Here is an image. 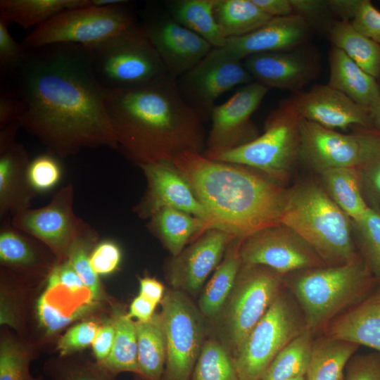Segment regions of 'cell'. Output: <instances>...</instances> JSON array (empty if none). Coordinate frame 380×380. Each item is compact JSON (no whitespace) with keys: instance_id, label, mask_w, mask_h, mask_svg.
I'll use <instances>...</instances> for the list:
<instances>
[{"instance_id":"53","label":"cell","mask_w":380,"mask_h":380,"mask_svg":"<svg viewBox=\"0 0 380 380\" xmlns=\"http://www.w3.org/2000/svg\"><path fill=\"white\" fill-rule=\"evenodd\" d=\"M115 335L114 320L108 321L99 327L91 343L97 363L103 365L113 348Z\"/></svg>"},{"instance_id":"59","label":"cell","mask_w":380,"mask_h":380,"mask_svg":"<svg viewBox=\"0 0 380 380\" xmlns=\"http://www.w3.org/2000/svg\"><path fill=\"white\" fill-rule=\"evenodd\" d=\"M372 127L380 133V98L369 109Z\"/></svg>"},{"instance_id":"10","label":"cell","mask_w":380,"mask_h":380,"mask_svg":"<svg viewBox=\"0 0 380 380\" xmlns=\"http://www.w3.org/2000/svg\"><path fill=\"white\" fill-rule=\"evenodd\" d=\"M128 2L62 12L34 27L21 44L27 50L57 44L94 46L136 23Z\"/></svg>"},{"instance_id":"30","label":"cell","mask_w":380,"mask_h":380,"mask_svg":"<svg viewBox=\"0 0 380 380\" xmlns=\"http://www.w3.org/2000/svg\"><path fill=\"white\" fill-rule=\"evenodd\" d=\"M217 0H170L165 11L178 23L201 36L213 48L223 47L227 39L215 17Z\"/></svg>"},{"instance_id":"51","label":"cell","mask_w":380,"mask_h":380,"mask_svg":"<svg viewBox=\"0 0 380 380\" xmlns=\"http://www.w3.org/2000/svg\"><path fill=\"white\" fill-rule=\"evenodd\" d=\"M59 286H62L72 295H77L84 289L87 290L68 260L56 265L48 277L47 291Z\"/></svg>"},{"instance_id":"27","label":"cell","mask_w":380,"mask_h":380,"mask_svg":"<svg viewBox=\"0 0 380 380\" xmlns=\"http://www.w3.org/2000/svg\"><path fill=\"white\" fill-rule=\"evenodd\" d=\"M360 346L329 337H315L305 380H343L346 365Z\"/></svg>"},{"instance_id":"46","label":"cell","mask_w":380,"mask_h":380,"mask_svg":"<svg viewBox=\"0 0 380 380\" xmlns=\"http://www.w3.org/2000/svg\"><path fill=\"white\" fill-rule=\"evenodd\" d=\"M99 328L93 321H86L70 328L58 342L57 350L63 357L91 345Z\"/></svg>"},{"instance_id":"26","label":"cell","mask_w":380,"mask_h":380,"mask_svg":"<svg viewBox=\"0 0 380 380\" xmlns=\"http://www.w3.org/2000/svg\"><path fill=\"white\" fill-rule=\"evenodd\" d=\"M148 228L172 256L179 255L190 240L212 229L203 220L172 208L157 211L149 218Z\"/></svg>"},{"instance_id":"9","label":"cell","mask_w":380,"mask_h":380,"mask_svg":"<svg viewBox=\"0 0 380 380\" xmlns=\"http://www.w3.org/2000/svg\"><path fill=\"white\" fill-rule=\"evenodd\" d=\"M306 328L300 306L284 287L233 355L240 380H261L277 354Z\"/></svg>"},{"instance_id":"48","label":"cell","mask_w":380,"mask_h":380,"mask_svg":"<svg viewBox=\"0 0 380 380\" xmlns=\"http://www.w3.org/2000/svg\"><path fill=\"white\" fill-rule=\"evenodd\" d=\"M343 380H380V353L355 354L346 365Z\"/></svg>"},{"instance_id":"22","label":"cell","mask_w":380,"mask_h":380,"mask_svg":"<svg viewBox=\"0 0 380 380\" xmlns=\"http://www.w3.org/2000/svg\"><path fill=\"white\" fill-rule=\"evenodd\" d=\"M303 119L327 129L372 127L369 110L327 84H315L289 97Z\"/></svg>"},{"instance_id":"44","label":"cell","mask_w":380,"mask_h":380,"mask_svg":"<svg viewBox=\"0 0 380 380\" xmlns=\"http://www.w3.org/2000/svg\"><path fill=\"white\" fill-rule=\"evenodd\" d=\"M61 177V169L56 156L46 153L30 160L28 179L37 192L52 189Z\"/></svg>"},{"instance_id":"3","label":"cell","mask_w":380,"mask_h":380,"mask_svg":"<svg viewBox=\"0 0 380 380\" xmlns=\"http://www.w3.org/2000/svg\"><path fill=\"white\" fill-rule=\"evenodd\" d=\"M173 163L218 229L243 239L280 223L286 189L262 173L197 151Z\"/></svg>"},{"instance_id":"61","label":"cell","mask_w":380,"mask_h":380,"mask_svg":"<svg viewBox=\"0 0 380 380\" xmlns=\"http://www.w3.org/2000/svg\"><path fill=\"white\" fill-rule=\"evenodd\" d=\"M377 82H378L379 89H380V77L377 79Z\"/></svg>"},{"instance_id":"25","label":"cell","mask_w":380,"mask_h":380,"mask_svg":"<svg viewBox=\"0 0 380 380\" xmlns=\"http://www.w3.org/2000/svg\"><path fill=\"white\" fill-rule=\"evenodd\" d=\"M328 61L329 77L327 84L369 110L380 98L377 80L333 45L329 51Z\"/></svg>"},{"instance_id":"20","label":"cell","mask_w":380,"mask_h":380,"mask_svg":"<svg viewBox=\"0 0 380 380\" xmlns=\"http://www.w3.org/2000/svg\"><path fill=\"white\" fill-rule=\"evenodd\" d=\"M234 238L225 230L210 229L179 255L172 256L167 267L172 287L191 294L198 293Z\"/></svg>"},{"instance_id":"43","label":"cell","mask_w":380,"mask_h":380,"mask_svg":"<svg viewBox=\"0 0 380 380\" xmlns=\"http://www.w3.org/2000/svg\"><path fill=\"white\" fill-rule=\"evenodd\" d=\"M10 23L0 15V72L2 76H13L22 65L27 49L17 42L8 29Z\"/></svg>"},{"instance_id":"8","label":"cell","mask_w":380,"mask_h":380,"mask_svg":"<svg viewBox=\"0 0 380 380\" xmlns=\"http://www.w3.org/2000/svg\"><path fill=\"white\" fill-rule=\"evenodd\" d=\"M284 288V275L260 265L243 264L215 319L221 341L232 355Z\"/></svg>"},{"instance_id":"11","label":"cell","mask_w":380,"mask_h":380,"mask_svg":"<svg viewBox=\"0 0 380 380\" xmlns=\"http://www.w3.org/2000/svg\"><path fill=\"white\" fill-rule=\"evenodd\" d=\"M352 128L343 134L302 118L300 162L319 174L333 168H365L380 157V133L372 127Z\"/></svg>"},{"instance_id":"1","label":"cell","mask_w":380,"mask_h":380,"mask_svg":"<svg viewBox=\"0 0 380 380\" xmlns=\"http://www.w3.org/2000/svg\"><path fill=\"white\" fill-rule=\"evenodd\" d=\"M23 103L21 128L61 158L84 148L118 149L89 48L52 44L27 51L13 76Z\"/></svg>"},{"instance_id":"23","label":"cell","mask_w":380,"mask_h":380,"mask_svg":"<svg viewBox=\"0 0 380 380\" xmlns=\"http://www.w3.org/2000/svg\"><path fill=\"white\" fill-rule=\"evenodd\" d=\"M30 160L24 146L17 141L0 149L1 222L30 208L37 194L28 179Z\"/></svg>"},{"instance_id":"29","label":"cell","mask_w":380,"mask_h":380,"mask_svg":"<svg viewBox=\"0 0 380 380\" xmlns=\"http://www.w3.org/2000/svg\"><path fill=\"white\" fill-rule=\"evenodd\" d=\"M243 238L236 237L229 244L223 260L215 269L198 300L203 316L216 319L234 286L242 265L239 247Z\"/></svg>"},{"instance_id":"57","label":"cell","mask_w":380,"mask_h":380,"mask_svg":"<svg viewBox=\"0 0 380 380\" xmlns=\"http://www.w3.org/2000/svg\"><path fill=\"white\" fill-rule=\"evenodd\" d=\"M156 304L139 295L131 303L128 315L135 317L138 322H148L155 315Z\"/></svg>"},{"instance_id":"2","label":"cell","mask_w":380,"mask_h":380,"mask_svg":"<svg viewBox=\"0 0 380 380\" xmlns=\"http://www.w3.org/2000/svg\"><path fill=\"white\" fill-rule=\"evenodd\" d=\"M177 80L167 74L144 84L106 90L118 149L139 167L204 151L202 121L183 99Z\"/></svg>"},{"instance_id":"40","label":"cell","mask_w":380,"mask_h":380,"mask_svg":"<svg viewBox=\"0 0 380 380\" xmlns=\"http://www.w3.org/2000/svg\"><path fill=\"white\" fill-rule=\"evenodd\" d=\"M97 237L95 229H90L72 246L67 259L89 291L92 301L98 300L101 293L99 274L92 268L89 261L90 255L88 253Z\"/></svg>"},{"instance_id":"34","label":"cell","mask_w":380,"mask_h":380,"mask_svg":"<svg viewBox=\"0 0 380 380\" xmlns=\"http://www.w3.org/2000/svg\"><path fill=\"white\" fill-rule=\"evenodd\" d=\"M215 17L226 39L249 34L272 18L253 0H217Z\"/></svg>"},{"instance_id":"12","label":"cell","mask_w":380,"mask_h":380,"mask_svg":"<svg viewBox=\"0 0 380 380\" xmlns=\"http://www.w3.org/2000/svg\"><path fill=\"white\" fill-rule=\"evenodd\" d=\"M161 304L167 348L163 380H191L205 341L203 316L181 291H169Z\"/></svg>"},{"instance_id":"31","label":"cell","mask_w":380,"mask_h":380,"mask_svg":"<svg viewBox=\"0 0 380 380\" xmlns=\"http://www.w3.org/2000/svg\"><path fill=\"white\" fill-rule=\"evenodd\" d=\"M320 175L326 192L352 221H358L366 214L369 207L363 197L360 170L333 168Z\"/></svg>"},{"instance_id":"13","label":"cell","mask_w":380,"mask_h":380,"mask_svg":"<svg viewBox=\"0 0 380 380\" xmlns=\"http://www.w3.org/2000/svg\"><path fill=\"white\" fill-rule=\"evenodd\" d=\"M73 201L74 189L69 183L58 191L48 204L18 213L11 218V223L67 260L72 246L92 229L76 215Z\"/></svg>"},{"instance_id":"24","label":"cell","mask_w":380,"mask_h":380,"mask_svg":"<svg viewBox=\"0 0 380 380\" xmlns=\"http://www.w3.org/2000/svg\"><path fill=\"white\" fill-rule=\"evenodd\" d=\"M322 334L380 353V282L365 300L331 321Z\"/></svg>"},{"instance_id":"52","label":"cell","mask_w":380,"mask_h":380,"mask_svg":"<svg viewBox=\"0 0 380 380\" xmlns=\"http://www.w3.org/2000/svg\"><path fill=\"white\" fill-rule=\"evenodd\" d=\"M23 103L15 89L1 87L0 90V129L20 122Z\"/></svg>"},{"instance_id":"15","label":"cell","mask_w":380,"mask_h":380,"mask_svg":"<svg viewBox=\"0 0 380 380\" xmlns=\"http://www.w3.org/2000/svg\"><path fill=\"white\" fill-rule=\"evenodd\" d=\"M177 81L183 99L203 121L210 119L215 101L221 95L254 80L242 61L220 56L213 49Z\"/></svg>"},{"instance_id":"14","label":"cell","mask_w":380,"mask_h":380,"mask_svg":"<svg viewBox=\"0 0 380 380\" xmlns=\"http://www.w3.org/2000/svg\"><path fill=\"white\" fill-rule=\"evenodd\" d=\"M239 254L243 264L264 265L283 275L327 265L297 232L281 223L242 239Z\"/></svg>"},{"instance_id":"47","label":"cell","mask_w":380,"mask_h":380,"mask_svg":"<svg viewBox=\"0 0 380 380\" xmlns=\"http://www.w3.org/2000/svg\"><path fill=\"white\" fill-rule=\"evenodd\" d=\"M293 13L302 17L310 26L324 28L326 32L334 22L329 20L331 14L327 0H290Z\"/></svg>"},{"instance_id":"36","label":"cell","mask_w":380,"mask_h":380,"mask_svg":"<svg viewBox=\"0 0 380 380\" xmlns=\"http://www.w3.org/2000/svg\"><path fill=\"white\" fill-rule=\"evenodd\" d=\"M115 335L111 351L102 366L110 374L137 372V338L136 322L128 315L114 320Z\"/></svg>"},{"instance_id":"17","label":"cell","mask_w":380,"mask_h":380,"mask_svg":"<svg viewBox=\"0 0 380 380\" xmlns=\"http://www.w3.org/2000/svg\"><path fill=\"white\" fill-rule=\"evenodd\" d=\"M270 89L254 81L243 85L224 103L216 105L210 115L211 128L203 153L232 149L258 137L260 133L251 116Z\"/></svg>"},{"instance_id":"50","label":"cell","mask_w":380,"mask_h":380,"mask_svg":"<svg viewBox=\"0 0 380 380\" xmlns=\"http://www.w3.org/2000/svg\"><path fill=\"white\" fill-rule=\"evenodd\" d=\"M121 257V251L118 245L106 241L94 248L89 255V261L97 274H108L118 268Z\"/></svg>"},{"instance_id":"49","label":"cell","mask_w":380,"mask_h":380,"mask_svg":"<svg viewBox=\"0 0 380 380\" xmlns=\"http://www.w3.org/2000/svg\"><path fill=\"white\" fill-rule=\"evenodd\" d=\"M350 23L360 34L380 44V11L371 1L360 0Z\"/></svg>"},{"instance_id":"54","label":"cell","mask_w":380,"mask_h":380,"mask_svg":"<svg viewBox=\"0 0 380 380\" xmlns=\"http://www.w3.org/2000/svg\"><path fill=\"white\" fill-rule=\"evenodd\" d=\"M360 171L362 191L380 204V157Z\"/></svg>"},{"instance_id":"45","label":"cell","mask_w":380,"mask_h":380,"mask_svg":"<svg viewBox=\"0 0 380 380\" xmlns=\"http://www.w3.org/2000/svg\"><path fill=\"white\" fill-rule=\"evenodd\" d=\"M48 371L51 380H113V374L98 363H60L51 365Z\"/></svg>"},{"instance_id":"19","label":"cell","mask_w":380,"mask_h":380,"mask_svg":"<svg viewBox=\"0 0 380 380\" xmlns=\"http://www.w3.org/2000/svg\"><path fill=\"white\" fill-rule=\"evenodd\" d=\"M139 167L147 182L146 192L134 209L139 217L149 219L163 208H172L203 220L212 229H218L174 163H157Z\"/></svg>"},{"instance_id":"58","label":"cell","mask_w":380,"mask_h":380,"mask_svg":"<svg viewBox=\"0 0 380 380\" xmlns=\"http://www.w3.org/2000/svg\"><path fill=\"white\" fill-rule=\"evenodd\" d=\"M164 286L161 282L151 277H144L139 281V294L156 305L163 298Z\"/></svg>"},{"instance_id":"7","label":"cell","mask_w":380,"mask_h":380,"mask_svg":"<svg viewBox=\"0 0 380 380\" xmlns=\"http://www.w3.org/2000/svg\"><path fill=\"white\" fill-rule=\"evenodd\" d=\"M88 48L96 77L106 90L144 84L169 74L137 23Z\"/></svg>"},{"instance_id":"33","label":"cell","mask_w":380,"mask_h":380,"mask_svg":"<svg viewBox=\"0 0 380 380\" xmlns=\"http://www.w3.org/2000/svg\"><path fill=\"white\" fill-rule=\"evenodd\" d=\"M90 6L91 0H1L0 15L10 23L29 29L62 12Z\"/></svg>"},{"instance_id":"18","label":"cell","mask_w":380,"mask_h":380,"mask_svg":"<svg viewBox=\"0 0 380 380\" xmlns=\"http://www.w3.org/2000/svg\"><path fill=\"white\" fill-rule=\"evenodd\" d=\"M243 64L254 81L293 94L316 80L322 66L319 53L309 43L287 51L252 54Z\"/></svg>"},{"instance_id":"60","label":"cell","mask_w":380,"mask_h":380,"mask_svg":"<svg viewBox=\"0 0 380 380\" xmlns=\"http://www.w3.org/2000/svg\"><path fill=\"white\" fill-rule=\"evenodd\" d=\"M288 380H305V376H301V377H297V378L291 379Z\"/></svg>"},{"instance_id":"55","label":"cell","mask_w":380,"mask_h":380,"mask_svg":"<svg viewBox=\"0 0 380 380\" xmlns=\"http://www.w3.org/2000/svg\"><path fill=\"white\" fill-rule=\"evenodd\" d=\"M253 1L272 18L293 14L290 0H253Z\"/></svg>"},{"instance_id":"56","label":"cell","mask_w":380,"mask_h":380,"mask_svg":"<svg viewBox=\"0 0 380 380\" xmlns=\"http://www.w3.org/2000/svg\"><path fill=\"white\" fill-rule=\"evenodd\" d=\"M360 3V0H327L332 16L348 21L353 18Z\"/></svg>"},{"instance_id":"32","label":"cell","mask_w":380,"mask_h":380,"mask_svg":"<svg viewBox=\"0 0 380 380\" xmlns=\"http://www.w3.org/2000/svg\"><path fill=\"white\" fill-rule=\"evenodd\" d=\"M327 32L331 45L373 77H380L379 44L360 34L348 20L334 21Z\"/></svg>"},{"instance_id":"16","label":"cell","mask_w":380,"mask_h":380,"mask_svg":"<svg viewBox=\"0 0 380 380\" xmlns=\"http://www.w3.org/2000/svg\"><path fill=\"white\" fill-rule=\"evenodd\" d=\"M141 25L167 72L175 78L194 68L213 49L201 36L176 22L165 8H147Z\"/></svg>"},{"instance_id":"6","label":"cell","mask_w":380,"mask_h":380,"mask_svg":"<svg viewBox=\"0 0 380 380\" xmlns=\"http://www.w3.org/2000/svg\"><path fill=\"white\" fill-rule=\"evenodd\" d=\"M301 120L290 99H284L267 115L264 132L255 139L232 149L203 154L252 168L284 186L300 162Z\"/></svg>"},{"instance_id":"4","label":"cell","mask_w":380,"mask_h":380,"mask_svg":"<svg viewBox=\"0 0 380 380\" xmlns=\"http://www.w3.org/2000/svg\"><path fill=\"white\" fill-rule=\"evenodd\" d=\"M379 282L360 255L345 265L308 268L284 275V287L298 303L307 328L315 336L334 318L369 296Z\"/></svg>"},{"instance_id":"41","label":"cell","mask_w":380,"mask_h":380,"mask_svg":"<svg viewBox=\"0 0 380 380\" xmlns=\"http://www.w3.org/2000/svg\"><path fill=\"white\" fill-rule=\"evenodd\" d=\"M30 353L20 344L6 338L0 346V380H32Z\"/></svg>"},{"instance_id":"21","label":"cell","mask_w":380,"mask_h":380,"mask_svg":"<svg viewBox=\"0 0 380 380\" xmlns=\"http://www.w3.org/2000/svg\"><path fill=\"white\" fill-rule=\"evenodd\" d=\"M312 31L300 15L272 18L249 34L227 39L223 47L213 51L220 56L242 61L252 54L287 51L308 44Z\"/></svg>"},{"instance_id":"37","label":"cell","mask_w":380,"mask_h":380,"mask_svg":"<svg viewBox=\"0 0 380 380\" xmlns=\"http://www.w3.org/2000/svg\"><path fill=\"white\" fill-rule=\"evenodd\" d=\"M191 380H240L233 355L221 341H204Z\"/></svg>"},{"instance_id":"38","label":"cell","mask_w":380,"mask_h":380,"mask_svg":"<svg viewBox=\"0 0 380 380\" xmlns=\"http://www.w3.org/2000/svg\"><path fill=\"white\" fill-rule=\"evenodd\" d=\"M358 255L370 272L380 280V213L369 207L358 221H352Z\"/></svg>"},{"instance_id":"28","label":"cell","mask_w":380,"mask_h":380,"mask_svg":"<svg viewBox=\"0 0 380 380\" xmlns=\"http://www.w3.org/2000/svg\"><path fill=\"white\" fill-rule=\"evenodd\" d=\"M138 380H163L166 362V338L160 314L148 322H136Z\"/></svg>"},{"instance_id":"39","label":"cell","mask_w":380,"mask_h":380,"mask_svg":"<svg viewBox=\"0 0 380 380\" xmlns=\"http://www.w3.org/2000/svg\"><path fill=\"white\" fill-rule=\"evenodd\" d=\"M28 234L14 227L11 221L1 222L0 260L6 265L30 267L38 265L39 257Z\"/></svg>"},{"instance_id":"42","label":"cell","mask_w":380,"mask_h":380,"mask_svg":"<svg viewBox=\"0 0 380 380\" xmlns=\"http://www.w3.org/2000/svg\"><path fill=\"white\" fill-rule=\"evenodd\" d=\"M93 308V302L87 301L71 313L64 312L43 294L37 300V312L39 323L48 334H53L87 313Z\"/></svg>"},{"instance_id":"35","label":"cell","mask_w":380,"mask_h":380,"mask_svg":"<svg viewBox=\"0 0 380 380\" xmlns=\"http://www.w3.org/2000/svg\"><path fill=\"white\" fill-rule=\"evenodd\" d=\"M315 337L306 328L277 354L261 380H288L305 376Z\"/></svg>"},{"instance_id":"5","label":"cell","mask_w":380,"mask_h":380,"mask_svg":"<svg viewBox=\"0 0 380 380\" xmlns=\"http://www.w3.org/2000/svg\"><path fill=\"white\" fill-rule=\"evenodd\" d=\"M280 223L297 232L327 265H345L359 257L351 219L321 183L305 180L286 189Z\"/></svg>"}]
</instances>
